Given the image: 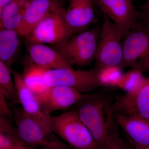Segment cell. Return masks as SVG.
Segmentation results:
<instances>
[{"instance_id": "1", "label": "cell", "mask_w": 149, "mask_h": 149, "mask_svg": "<svg viewBox=\"0 0 149 149\" xmlns=\"http://www.w3.org/2000/svg\"><path fill=\"white\" fill-rule=\"evenodd\" d=\"M110 97L102 92L85 94L73 107L95 142L97 149H105L115 124Z\"/></svg>"}, {"instance_id": "2", "label": "cell", "mask_w": 149, "mask_h": 149, "mask_svg": "<svg viewBox=\"0 0 149 149\" xmlns=\"http://www.w3.org/2000/svg\"><path fill=\"white\" fill-rule=\"evenodd\" d=\"M12 113L19 139L27 146L32 149H73L21 108H15Z\"/></svg>"}, {"instance_id": "3", "label": "cell", "mask_w": 149, "mask_h": 149, "mask_svg": "<svg viewBox=\"0 0 149 149\" xmlns=\"http://www.w3.org/2000/svg\"><path fill=\"white\" fill-rule=\"evenodd\" d=\"M100 31L95 27L73 34L55 49L70 66L89 65L95 59Z\"/></svg>"}, {"instance_id": "4", "label": "cell", "mask_w": 149, "mask_h": 149, "mask_svg": "<svg viewBox=\"0 0 149 149\" xmlns=\"http://www.w3.org/2000/svg\"><path fill=\"white\" fill-rule=\"evenodd\" d=\"M52 131L73 149H97L88 128L74 109L52 116Z\"/></svg>"}, {"instance_id": "5", "label": "cell", "mask_w": 149, "mask_h": 149, "mask_svg": "<svg viewBox=\"0 0 149 149\" xmlns=\"http://www.w3.org/2000/svg\"><path fill=\"white\" fill-rule=\"evenodd\" d=\"M122 40L116 26L104 15L95 59L97 69L107 66L121 68L123 56Z\"/></svg>"}, {"instance_id": "6", "label": "cell", "mask_w": 149, "mask_h": 149, "mask_svg": "<svg viewBox=\"0 0 149 149\" xmlns=\"http://www.w3.org/2000/svg\"><path fill=\"white\" fill-rule=\"evenodd\" d=\"M45 80L49 87L62 86L73 88L83 94L100 87L97 70H74L72 67L46 70Z\"/></svg>"}, {"instance_id": "7", "label": "cell", "mask_w": 149, "mask_h": 149, "mask_svg": "<svg viewBox=\"0 0 149 149\" xmlns=\"http://www.w3.org/2000/svg\"><path fill=\"white\" fill-rule=\"evenodd\" d=\"M65 10L62 6L44 19L26 39L28 44L40 43L58 45L72 34L67 25Z\"/></svg>"}, {"instance_id": "8", "label": "cell", "mask_w": 149, "mask_h": 149, "mask_svg": "<svg viewBox=\"0 0 149 149\" xmlns=\"http://www.w3.org/2000/svg\"><path fill=\"white\" fill-rule=\"evenodd\" d=\"M123 60L121 68L137 65L149 58V27L139 20L122 41Z\"/></svg>"}, {"instance_id": "9", "label": "cell", "mask_w": 149, "mask_h": 149, "mask_svg": "<svg viewBox=\"0 0 149 149\" xmlns=\"http://www.w3.org/2000/svg\"><path fill=\"white\" fill-rule=\"evenodd\" d=\"M95 4L116 26L122 38L140 18L131 0H95Z\"/></svg>"}, {"instance_id": "10", "label": "cell", "mask_w": 149, "mask_h": 149, "mask_svg": "<svg viewBox=\"0 0 149 149\" xmlns=\"http://www.w3.org/2000/svg\"><path fill=\"white\" fill-rule=\"evenodd\" d=\"M114 114L142 118L149 120V79L125 93L113 104Z\"/></svg>"}, {"instance_id": "11", "label": "cell", "mask_w": 149, "mask_h": 149, "mask_svg": "<svg viewBox=\"0 0 149 149\" xmlns=\"http://www.w3.org/2000/svg\"><path fill=\"white\" fill-rule=\"evenodd\" d=\"M85 94L73 88L57 86L49 87L46 92L37 96L45 113L51 115L54 112L74 107Z\"/></svg>"}, {"instance_id": "12", "label": "cell", "mask_w": 149, "mask_h": 149, "mask_svg": "<svg viewBox=\"0 0 149 149\" xmlns=\"http://www.w3.org/2000/svg\"><path fill=\"white\" fill-rule=\"evenodd\" d=\"M12 72L16 88L18 103L21 105L23 111L52 130V116L45 113L37 95L25 85L21 74L13 70H12Z\"/></svg>"}, {"instance_id": "13", "label": "cell", "mask_w": 149, "mask_h": 149, "mask_svg": "<svg viewBox=\"0 0 149 149\" xmlns=\"http://www.w3.org/2000/svg\"><path fill=\"white\" fill-rule=\"evenodd\" d=\"M61 6L59 0H32L17 29L19 35L26 40L44 19Z\"/></svg>"}, {"instance_id": "14", "label": "cell", "mask_w": 149, "mask_h": 149, "mask_svg": "<svg viewBox=\"0 0 149 149\" xmlns=\"http://www.w3.org/2000/svg\"><path fill=\"white\" fill-rule=\"evenodd\" d=\"M95 0H70L65 18L72 35L88 29L95 18Z\"/></svg>"}, {"instance_id": "15", "label": "cell", "mask_w": 149, "mask_h": 149, "mask_svg": "<svg viewBox=\"0 0 149 149\" xmlns=\"http://www.w3.org/2000/svg\"><path fill=\"white\" fill-rule=\"evenodd\" d=\"M114 119L128 135L134 147L149 146V120L142 118L114 114Z\"/></svg>"}, {"instance_id": "16", "label": "cell", "mask_w": 149, "mask_h": 149, "mask_svg": "<svg viewBox=\"0 0 149 149\" xmlns=\"http://www.w3.org/2000/svg\"><path fill=\"white\" fill-rule=\"evenodd\" d=\"M29 59L46 70L72 67L55 49L40 43L27 44Z\"/></svg>"}, {"instance_id": "17", "label": "cell", "mask_w": 149, "mask_h": 149, "mask_svg": "<svg viewBox=\"0 0 149 149\" xmlns=\"http://www.w3.org/2000/svg\"><path fill=\"white\" fill-rule=\"evenodd\" d=\"M32 0H13L0 12V29L17 30Z\"/></svg>"}, {"instance_id": "18", "label": "cell", "mask_w": 149, "mask_h": 149, "mask_svg": "<svg viewBox=\"0 0 149 149\" xmlns=\"http://www.w3.org/2000/svg\"><path fill=\"white\" fill-rule=\"evenodd\" d=\"M16 30L0 29V61L11 67L20 47V41Z\"/></svg>"}, {"instance_id": "19", "label": "cell", "mask_w": 149, "mask_h": 149, "mask_svg": "<svg viewBox=\"0 0 149 149\" xmlns=\"http://www.w3.org/2000/svg\"><path fill=\"white\" fill-rule=\"evenodd\" d=\"M46 70L34 64L30 59L24 64L21 74L22 80L27 88L37 96L45 93L49 88L45 80Z\"/></svg>"}, {"instance_id": "20", "label": "cell", "mask_w": 149, "mask_h": 149, "mask_svg": "<svg viewBox=\"0 0 149 149\" xmlns=\"http://www.w3.org/2000/svg\"><path fill=\"white\" fill-rule=\"evenodd\" d=\"M10 68L0 61V96L11 103H18L17 93Z\"/></svg>"}, {"instance_id": "21", "label": "cell", "mask_w": 149, "mask_h": 149, "mask_svg": "<svg viewBox=\"0 0 149 149\" xmlns=\"http://www.w3.org/2000/svg\"><path fill=\"white\" fill-rule=\"evenodd\" d=\"M119 66H107L97 69V77L101 86L116 87L123 73Z\"/></svg>"}, {"instance_id": "22", "label": "cell", "mask_w": 149, "mask_h": 149, "mask_svg": "<svg viewBox=\"0 0 149 149\" xmlns=\"http://www.w3.org/2000/svg\"><path fill=\"white\" fill-rule=\"evenodd\" d=\"M145 78L142 70L133 68L123 74L116 87L127 93L138 87Z\"/></svg>"}, {"instance_id": "23", "label": "cell", "mask_w": 149, "mask_h": 149, "mask_svg": "<svg viewBox=\"0 0 149 149\" xmlns=\"http://www.w3.org/2000/svg\"><path fill=\"white\" fill-rule=\"evenodd\" d=\"M117 125L116 123L111 130L105 149H125V143L118 132Z\"/></svg>"}, {"instance_id": "24", "label": "cell", "mask_w": 149, "mask_h": 149, "mask_svg": "<svg viewBox=\"0 0 149 149\" xmlns=\"http://www.w3.org/2000/svg\"><path fill=\"white\" fill-rule=\"evenodd\" d=\"M142 8V11L140 12V19H149V0H147Z\"/></svg>"}, {"instance_id": "25", "label": "cell", "mask_w": 149, "mask_h": 149, "mask_svg": "<svg viewBox=\"0 0 149 149\" xmlns=\"http://www.w3.org/2000/svg\"><path fill=\"white\" fill-rule=\"evenodd\" d=\"M133 68H137L142 71L144 70H149V58L137 65Z\"/></svg>"}, {"instance_id": "26", "label": "cell", "mask_w": 149, "mask_h": 149, "mask_svg": "<svg viewBox=\"0 0 149 149\" xmlns=\"http://www.w3.org/2000/svg\"><path fill=\"white\" fill-rule=\"evenodd\" d=\"M9 149H32L23 143L21 140L16 142Z\"/></svg>"}, {"instance_id": "27", "label": "cell", "mask_w": 149, "mask_h": 149, "mask_svg": "<svg viewBox=\"0 0 149 149\" xmlns=\"http://www.w3.org/2000/svg\"><path fill=\"white\" fill-rule=\"evenodd\" d=\"M13 0H0V12Z\"/></svg>"}, {"instance_id": "28", "label": "cell", "mask_w": 149, "mask_h": 149, "mask_svg": "<svg viewBox=\"0 0 149 149\" xmlns=\"http://www.w3.org/2000/svg\"><path fill=\"white\" fill-rule=\"evenodd\" d=\"M140 19H142V22L149 27V19L141 18Z\"/></svg>"}, {"instance_id": "29", "label": "cell", "mask_w": 149, "mask_h": 149, "mask_svg": "<svg viewBox=\"0 0 149 149\" xmlns=\"http://www.w3.org/2000/svg\"><path fill=\"white\" fill-rule=\"evenodd\" d=\"M135 149H149V146L146 147H135Z\"/></svg>"}, {"instance_id": "30", "label": "cell", "mask_w": 149, "mask_h": 149, "mask_svg": "<svg viewBox=\"0 0 149 149\" xmlns=\"http://www.w3.org/2000/svg\"><path fill=\"white\" fill-rule=\"evenodd\" d=\"M125 149H133L132 147H130V146H128V145H127V144L125 143Z\"/></svg>"}, {"instance_id": "31", "label": "cell", "mask_w": 149, "mask_h": 149, "mask_svg": "<svg viewBox=\"0 0 149 149\" xmlns=\"http://www.w3.org/2000/svg\"><path fill=\"white\" fill-rule=\"evenodd\" d=\"M131 1H137V0H131Z\"/></svg>"}]
</instances>
